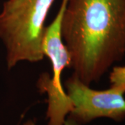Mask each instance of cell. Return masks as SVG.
Returning a JSON list of instances; mask_svg holds the SVG:
<instances>
[{
    "mask_svg": "<svg viewBox=\"0 0 125 125\" xmlns=\"http://www.w3.org/2000/svg\"><path fill=\"white\" fill-rule=\"evenodd\" d=\"M68 0H62L58 13L49 26L45 27L42 49L44 56L49 58L52 77L43 73L38 81V87L42 93L48 95L47 117L48 125H64L65 116L72 110L70 99L64 90L61 83V74L65 68H70L71 57L61 35V20Z\"/></svg>",
    "mask_w": 125,
    "mask_h": 125,
    "instance_id": "3957f363",
    "label": "cell"
},
{
    "mask_svg": "<svg viewBox=\"0 0 125 125\" xmlns=\"http://www.w3.org/2000/svg\"><path fill=\"white\" fill-rule=\"evenodd\" d=\"M22 125H35L34 122H33V120H28L26 122H24ZM64 125H77V124H76L75 122H74V121L70 119V118H68L67 120H65Z\"/></svg>",
    "mask_w": 125,
    "mask_h": 125,
    "instance_id": "8992f818",
    "label": "cell"
},
{
    "mask_svg": "<svg viewBox=\"0 0 125 125\" xmlns=\"http://www.w3.org/2000/svg\"><path fill=\"white\" fill-rule=\"evenodd\" d=\"M109 80L111 86L125 85V65L113 67L110 72Z\"/></svg>",
    "mask_w": 125,
    "mask_h": 125,
    "instance_id": "5b68a950",
    "label": "cell"
},
{
    "mask_svg": "<svg viewBox=\"0 0 125 125\" xmlns=\"http://www.w3.org/2000/svg\"><path fill=\"white\" fill-rule=\"evenodd\" d=\"M61 35L73 74L97 82L125 55V0H68Z\"/></svg>",
    "mask_w": 125,
    "mask_h": 125,
    "instance_id": "6da1fadb",
    "label": "cell"
},
{
    "mask_svg": "<svg viewBox=\"0 0 125 125\" xmlns=\"http://www.w3.org/2000/svg\"><path fill=\"white\" fill-rule=\"evenodd\" d=\"M54 0H8L0 13V38L6 48L8 70L22 61L38 62L44 57L45 23Z\"/></svg>",
    "mask_w": 125,
    "mask_h": 125,
    "instance_id": "7a4b0ae2",
    "label": "cell"
},
{
    "mask_svg": "<svg viewBox=\"0 0 125 125\" xmlns=\"http://www.w3.org/2000/svg\"><path fill=\"white\" fill-rule=\"evenodd\" d=\"M66 93L72 104L69 118L77 125L99 117L117 122L125 119V85L111 86L109 89H92L72 74L65 83Z\"/></svg>",
    "mask_w": 125,
    "mask_h": 125,
    "instance_id": "277c9868",
    "label": "cell"
}]
</instances>
